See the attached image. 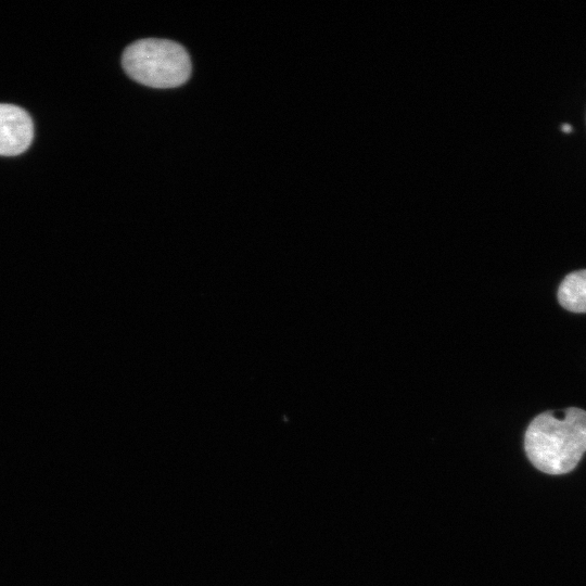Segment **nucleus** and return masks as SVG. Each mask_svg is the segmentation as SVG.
Here are the masks:
<instances>
[{"mask_svg":"<svg viewBox=\"0 0 586 586\" xmlns=\"http://www.w3.org/2000/svg\"><path fill=\"white\" fill-rule=\"evenodd\" d=\"M524 449L542 472L559 475L572 471L586 453V411L571 407L538 415L526 429Z\"/></svg>","mask_w":586,"mask_h":586,"instance_id":"obj_1","label":"nucleus"},{"mask_svg":"<svg viewBox=\"0 0 586 586\" xmlns=\"http://www.w3.org/2000/svg\"><path fill=\"white\" fill-rule=\"evenodd\" d=\"M122 63L133 80L153 88L180 86L191 73L187 50L167 39L146 38L130 43L124 51Z\"/></svg>","mask_w":586,"mask_h":586,"instance_id":"obj_2","label":"nucleus"},{"mask_svg":"<svg viewBox=\"0 0 586 586\" xmlns=\"http://www.w3.org/2000/svg\"><path fill=\"white\" fill-rule=\"evenodd\" d=\"M34 138V125L28 113L13 104L0 103V155H18Z\"/></svg>","mask_w":586,"mask_h":586,"instance_id":"obj_3","label":"nucleus"},{"mask_svg":"<svg viewBox=\"0 0 586 586\" xmlns=\"http://www.w3.org/2000/svg\"><path fill=\"white\" fill-rule=\"evenodd\" d=\"M558 301L566 310L586 313V269L573 271L562 280Z\"/></svg>","mask_w":586,"mask_h":586,"instance_id":"obj_4","label":"nucleus"},{"mask_svg":"<svg viewBox=\"0 0 586 586\" xmlns=\"http://www.w3.org/2000/svg\"><path fill=\"white\" fill-rule=\"evenodd\" d=\"M573 130L572 126L568 123L561 125V131L564 133H570Z\"/></svg>","mask_w":586,"mask_h":586,"instance_id":"obj_5","label":"nucleus"}]
</instances>
